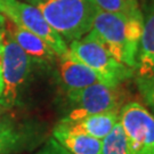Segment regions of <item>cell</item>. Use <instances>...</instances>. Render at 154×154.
I'll list each match as a JSON object with an SVG mask.
<instances>
[{
	"label": "cell",
	"instance_id": "1",
	"mask_svg": "<svg viewBox=\"0 0 154 154\" xmlns=\"http://www.w3.org/2000/svg\"><path fill=\"white\" fill-rule=\"evenodd\" d=\"M91 32L119 63L136 70L143 18H130L121 14L96 9Z\"/></svg>",
	"mask_w": 154,
	"mask_h": 154
},
{
	"label": "cell",
	"instance_id": "2",
	"mask_svg": "<svg viewBox=\"0 0 154 154\" xmlns=\"http://www.w3.org/2000/svg\"><path fill=\"white\" fill-rule=\"evenodd\" d=\"M25 2L37 7L67 45L91 30L96 8L90 0H25Z\"/></svg>",
	"mask_w": 154,
	"mask_h": 154
},
{
	"label": "cell",
	"instance_id": "3",
	"mask_svg": "<svg viewBox=\"0 0 154 154\" xmlns=\"http://www.w3.org/2000/svg\"><path fill=\"white\" fill-rule=\"evenodd\" d=\"M67 51L78 61L98 73L106 85L121 86L132 77L134 70L119 63L91 32L67 45Z\"/></svg>",
	"mask_w": 154,
	"mask_h": 154
},
{
	"label": "cell",
	"instance_id": "4",
	"mask_svg": "<svg viewBox=\"0 0 154 154\" xmlns=\"http://www.w3.org/2000/svg\"><path fill=\"white\" fill-rule=\"evenodd\" d=\"M0 14L11 22L45 41L57 57L67 51V44L50 24L37 7L20 0H0Z\"/></svg>",
	"mask_w": 154,
	"mask_h": 154
},
{
	"label": "cell",
	"instance_id": "5",
	"mask_svg": "<svg viewBox=\"0 0 154 154\" xmlns=\"http://www.w3.org/2000/svg\"><path fill=\"white\" fill-rule=\"evenodd\" d=\"M71 110L61 121L75 122L91 114L121 109L123 94L120 86L114 87L104 82L94 83L86 88L66 91Z\"/></svg>",
	"mask_w": 154,
	"mask_h": 154
},
{
	"label": "cell",
	"instance_id": "6",
	"mask_svg": "<svg viewBox=\"0 0 154 154\" xmlns=\"http://www.w3.org/2000/svg\"><path fill=\"white\" fill-rule=\"evenodd\" d=\"M4 58H2V75H4V93L0 97L2 109H8L15 104L20 90L24 86L31 70L32 60L24 50L15 42L5 28L2 39Z\"/></svg>",
	"mask_w": 154,
	"mask_h": 154
},
{
	"label": "cell",
	"instance_id": "7",
	"mask_svg": "<svg viewBox=\"0 0 154 154\" xmlns=\"http://www.w3.org/2000/svg\"><path fill=\"white\" fill-rule=\"evenodd\" d=\"M119 121L131 154H154V114L138 102L122 105Z\"/></svg>",
	"mask_w": 154,
	"mask_h": 154
},
{
	"label": "cell",
	"instance_id": "8",
	"mask_svg": "<svg viewBox=\"0 0 154 154\" xmlns=\"http://www.w3.org/2000/svg\"><path fill=\"white\" fill-rule=\"evenodd\" d=\"M57 58L60 78L66 91L86 88L94 83L104 82L98 73L78 61L69 51H66L64 55L58 56Z\"/></svg>",
	"mask_w": 154,
	"mask_h": 154
},
{
	"label": "cell",
	"instance_id": "9",
	"mask_svg": "<svg viewBox=\"0 0 154 154\" xmlns=\"http://www.w3.org/2000/svg\"><path fill=\"white\" fill-rule=\"evenodd\" d=\"M51 137L71 154H100V139L78 131L61 121L54 127Z\"/></svg>",
	"mask_w": 154,
	"mask_h": 154
},
{
	"label": "cell",
	"instance_id": "10",
	"mask_svg": "<svg viewBox=\"0 0 154 154\" xmlns=\"http://www.w3.org/2000/svg\"><path fill=\"white\" fill-rule=\"evenodd\" d=\"M135 72L137 78L149 77L154 73V0L149 1L146 14H143V33Z\"/></svg>",
	"mask_w": 154,
	"mask_h": 154
},
{
	"label": "cell",
	"instance_id": "11",
	"mask_svg": "<svg viewBox=\"0 0 154 154\" xmlns=\"http://www.w3.org/2000/svg\"><path fill=\"white\" fill-rule=\"evenodd\" d=\"M8 23L9 24H7L6 20L7 32L11 34V38L15 40V42L30 56L32 61L47 63V62H53L55 58H57V55L51 50L49 46L35 34L17 26L11 21Z\"/></svg>",
	"mask_w": 154,
	"mask_h": 154
},
{
	"label": "cell",
	"instance_id": "12",
	"mask_svg": "<svg viewBox=\"0 0 154 154\" xmlns=\"http://www.w3.org/2000/svg\"><path fill=\"white\" fill-rule=\"evenodd\" d=\"M119 114H120V109H116L97 114H91L75 122H61L66 123L67 126H70L78 131L87 134L91 137L102 140L112 130V128L116 122L119 121Z\"/></svg>",
	"mask_w": 154,
	"mask_h": 154
},
{
	"label": "cell",
	"instance_id": "13",
	"mask_svg": "<svg viewBox=\"0 0 154 154\" xmlns=\"http://www.w3.org/2000/svg\"><path fill=\"white\" fill-rule=\"evenodd\" d=\"M28 140L26 132L9 119L0 120V154L18 152Z\"/></svg>",
	"mask_w": 154,
	"mask_h": 154
},
{
	"label": "cell",
	"instance_id": "14",
	"mask_svg": "<svg viewBox=\"0 0 154 154\" xmlns=\"http://www.w3.org/2000/svg\"><path fill=\"white\" fill-rule=\"evenodd\" d=\"M96 9L121 14L130 18H143L138 0H90Z\"/></svg>",
	"mask_w": 154,
	"mask_h": 154
},
{
	"label": "cell",
	"instance_id": "15",
	"mask_svg": "<svg viewBox=\"0 0 154 154\" xmlns=\"http://www.w3.org/2000/svg\"><path fill=\"white\" fill-rule=\"evenodd\" d=\"M100 154H131L128 138L120 121L116 122L112 130L102 139Z\"/></svg>",
	"mask_w": 154,
	"mask_h": 154
},
{
	"label": "cell",
	"instance_id": "16",
	"mask_svg": "<svg viewBox=\"0 0 154 154\" xmlns=\"http://www.w3.org/2000/svg\"><path fill=\"white\" fill-rule=\"evenodd\" d=\"M137 87L144 102L154 112V74L145 78H137Z\"/></svg>",
	"mask_w": 154,
	"mask_h": 154
},
{
	"label": "cell",
	"instance_id": "17",
	"mask_svg": "<svg viewBox=\"0 0 154 154\" xmlns=\"http://www.w3.org/2000/svg\"><path fill=\"white\" fill-rule=\"evenodd\" d=\"M35 154H71L64 149L53 137H50L46 144Z\"/></svg>",
	"mask_w": 154,
	"mask_h": 154
},
{
	"label": "cell",
	"instance_id": "18",
	"mask_svg": "<svg viewBox=\"0 0 154 154\" xmlns=\"http://www.w3.org/2000/svg\"><path fill=\"white\" fill-rule=\"evenodd\" d=\"M5 28H6V17L0 14V42H1L2 39H4Z\"/></svg>",
	"mask_w": 154,
	"mask_h": 154
},
{
	"label": "cell",
	"instance_id": "19",
	"mask_svg": "<svg viewBox=\"0 0 154 154\" xmlns=\"http://www.w3.org/2000/svg\"><path fill=\"white\" fill-rule=\"evenodd\" d=\"M4 93V75H2V67H0V97Z\"/></svg>",
	"mask_w": 154,
	"mask_h": 154
},
{
	"label": "cell",
	"instance_id": "20",
	"mask_svg": "<svg viewBox=\"0 0 154 154\" xmlns=\"http://www.w3.org/2000/svg\"><path fill=\"white\" fill-rule=\"evenodd\" d=\"M1 112H2V106L0 105V114H1Z\"/></svg>",
	"mask_w": 154,
	"mask_h": 154
},
{
	"label": "cell",
	"instance_id": "21",
	"mask_svg": "<svg viewBox=\"0 0 154 154\" xmlns=\"http://www.w3.org/2000/svg\"><path fill=\"white\" fill-rule=\"evenodd\" d=\"M153 74H154V73H153Z\"/></svg>",
	"mask_w": 154,
	"mask_h": 154
}]
</instances>
